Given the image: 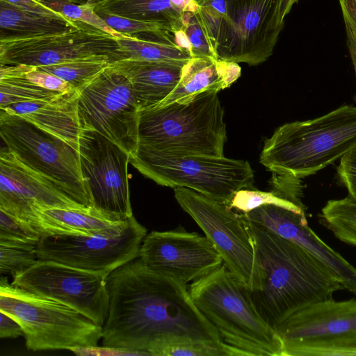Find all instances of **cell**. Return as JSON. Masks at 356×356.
Here are the masks:
<instances>
[{
	"label": "cell",
	"instance_id": "obj_17",
	"mask_svg": "<svg viewBox=\"0 0 356 356\" xmlns=\"http://www.w3.org/2000/svg\"><path fill=\"white\" fill-rule=\"evenodd\" d=\"M138 258L149 269L185 284L223 264L220 254L205 236L181 227L147 234Z\"/></svg>",
	"mask_w": 356,
	"mask_h": 356
},
{
	"label": "cell",
	"instance_id": "obj_39",
	"mask_svg": "<svg viewBox=\"0 0 356 356\" xmlns=\"http://www.w3.org/2000/svg\"><path fill=\"white\" fill-rule=\"evenodd\" d=\"M13 5L18 8L38 15L56 17L63 19H70L61 13L54 10L45 6L39 0H0Z\"/></svg>",
	"mask_w": 356,
	"mask_h": 356
},
{
	"label": "cell",
	"instance_id": "obj_7",
	"mask_svg": "<svg viewBox=\"0 0 356 356\" xmlns=\"http://www.w3.org/2000/svg\"><path fill=\"white\" fill-rule=\"evenodd\" d=\"M0 311L21 325L26 347L32 351L97 346L102 326L54 299L36 295L1 275Z\"/></svg>",
	"mask_w": 356,
	"mask_h": 356
},
{
	"label": "cell",
	"instance_id": "obj_24",
	"mask_svg": "<svg viewBox=\"0 0 356 356\" xmlns=\"http://www.w3.org/2000/svg\"><path fill=\"white\" fill-rule=\"evenodd\" d=\"M42 236L49 234L106 235L120 232L128 218L115 221L92 208L42 209L39 212Z\"/></svg>",
	"mask_w": 356,
	"mask_h": 356
},
{
	"label": "cell",
	"instance_id": "obj_41",
	"mask_svg": "<svg viewBox=\"0 0 356 356\" xmlns=\"http://www.w3.org/2000/svg\"><path fill=\"white\" fill-rule=\"evenodd\" d=\"M299 0H277V8L280 18L284 22L285 17L290 13L293 6Z\"/></svg>",
	"mask_w": 356,
	"mask_h": 356
},
{
	"label": "cell",
	"instance_id": "obj_37",
	"mask_svg": "<svg viewBox=\"0 0 356 356\" xmlns=\"http://www.w3.org/2000/svg\"><path fill=\"white\" fill-rule=\"evenodd\" d=\"M336 170L339 184L346 188L348 197L356 200V147L341 158Z\"/></svg>",
	"mask_w": 356,
	"mask_h": 356
},
{
	"label": "cell",
	"instance_id": "obj_8",
	"mask_svg": "<svg viewBox=\"0 0 356 356\" xmlns=\"http://www.w3.org/2000/svg\"><path fill=\"white\" fill-rule=\"evenodd\" d=\"M0 134L7 149L22 163L54 182L76 202L92 208L81 170L79 144L3 110Z\"/></svg>",
	"mask_w": 356,
	"mask_h": 356
},
{
	"label": "cell",
	"instance_id": "obj_2",
	"mask_svg": "<svg viewBox=\"0 0 356 356\" xmlns=\"http://www.w3.org/2000/svg\"><path fill=\"white\" fill-rule=\"evenodd\" d=\"M244 219L258 271L257 284L249 292L257 311L273 328L294 312L333 299L336 291L344 289L332 272L305 249Z\"/></svg>",
	"mask_w": 356,
	"mask_h": 356
},
{
	"label": "cell",
	"instance_id": "obj_35",
	"mask_svg": "<svg viewBox=\"0 0 356 356\" xmlns=\"http://www.w3.org/2000/svg\"><path fill=\"white\" fill-rule=\"evenodd\" d=\"M40 234L30 224L0 210V240L19 241L37 245Z\"/></svg>",
	"mask_w": 356,
	"mask_h": 356
},
{
	"label": "cell",
	"instance_id": "obj_10",
	"mask_svg": "<svg viewBox=\"0 0 356 356\" xmlns=\"http://www.w3.org/2000/svg\"><path fill=\"white\" fill-rule=\"evenodd\" d=\"M78 90L81 129L96 131L134 155L138 145L140 107L130 81L109 65Z\"/></svg>",
	"mask_w": 356,
	"mask_h": 356
},
{
	"label": "cell",
	"instance_id": "obj_22",
	"mask_svg": "<svg viewBox=\"0 0 356 356\" xmlns=\"http://www.w3.org/2000/svg\"><path fill=\"white\" fill-rule=\"evenodd\" d=\"M110 67L131 83L140 111L150 108L166 98L179 81L182 67L135 59H122Z\"/></svg>",
	"mask_w": 356,
	"mask_h": 356
},
{
	"label": "cell",
	"instance_id": "obj_14",
	"mask_svg": "<svg viewBox=\"0 0 356 356\" xmlns=\"http://www.w3.org/2000/svg\"><path fill=\"white\" fill-rule=\"evenodd\" d=\"M108 274L38 259L29 268L12 277L11 284L58 300L103 326L109 308L106 284Z\"/></svg>",
	"mask_w": 356,
	"mask_h": 356
},
{
	"label": "cell",
	"instance_id": "obj_26",
	"mask_svg": "<svg viewBox=\"0 0 356 356\" xmlns=\"http://www.w3.org/2000/svg\"><path fill=\"white\" fill-rule=\"evenodd\" d=\"M118 60L130 58L183 67L192 56L173 42L154 35H126L117 38Z\"/></svg>",
	"mask_w": 356,
	"mask_h": 356
},
{
	"label": "cell",
	"instance_id": "obj_25",
	"mask_svg": "<svg viewBox=\"0 0 356 356\" xmlns=\"http://www.w3.org/2000/svg\"><path fill=\"white\" fill-rule=\"evenodd\" d=\"M83 22L38 15L0 1L1 35L32 36L58 33L79 28Z\"/></svg>",
	"mask_w": 356,
	"mask_h": 356
},
{
	"label": "cell",
	"instance_id": "obj_34",
	"mask_svg": "<svg viewBox=\"0 0 356 356\" xmlns=\"http://www.w3.org/2000/svg\"><path fill=\"white\" fill-rule=\"evenodd\" d=\"M96 13L115 31L127 35H154L174 42V36L166 26L153 22L127 18L101 9Z\"/></svg>",
	"mask_w": 356,
	"mask_h": 356
},
{
	"label": "cell",
	"instance_id": "obj_6",
	"mask_svg": "<svg viewBox=\"0 0 356 356\" xmlns=\"http://www.w3.org/2000/svg\"><path fill=\"white\" fill-rule=\"evenodd\" d=\"M130 163L161 186L188 188L226 205L238 191L254 183L247 161L225 156L161 151L138 144Z\"/></svg>",
	"mask_w": 356,
	"mask_h": 356
},
{
	"label": "cell",
	"instance_id": "obj_38",
	"mask_svg": "<svg viewBox=\"0 0 356 356\" xmlns=\"http://www.w3.org/2000/svg\"><path fill=\"white\" fill-rule=\"evenodd\" d=\"M24 75L35 84L50 90L67 92L74 90L67 81L52 74L40 70L36 67L26 65Z\"/></svg>",
	"mask_w": 356,
	"mask_h": 356
},
{
	"label": "cell",
	"instance_id": "obj_18",
	"mask_svg": "<svg viewBox=\"0 0 356 356\" xmlns=\"http://www.w3.org/2000/svg\"><path fill=\"white\" fill-rule=\"evenodd\" d=\"M86 209L54 182L22 163L12 152L0 154V210L33 226L42 236V209Z\"/></svg>",
	"mask_w": 356,
	"mask_h": 356
},
{
	"label": "cell",
	"instance_id": "obj_11",
	"mask_svg": "<svg viewBox=\"0 0 356 356\" xmlns=\"http://www.w3.org/2000/svg\"><path fill=\"white\" fill-rule=\"evenodd\" d=\"M174 193L179 206L216 248L228 270L252 291L257 284V266L242 213L188 188H174Z\"/></svg>",
	"mask_w": 356,
	"mask_h": 356
},
{
	"label": "cell",
	"instance_id": "obj_29",
	"mask_svg": "<svg viewBox=\"0 0 356 356\" xmlns=\"http://www.w3.org/2000/svg\"><path fill=\"white\" fill-rule=\"evenodd\" d=\"M111 63L108 56H96L36 68L60 78L78 90L92 81Z\"/></svg>",
	"mask_w": 356,
	"mask_h": 356
},
{
	"label": "cell",
	"instance_id": "obj_31",
	"mask_svg": "<svg viewBox=\"0 0 356 356\" xmlns=\"http://www.w3.org/2000/svg\"><path fill=\"white\" fill-rule=\"evenodd\" d=\"M39 1L71 20L85 23L109 33L115 38H121L127 35L113 29L96 13L95 6L92 3H74L66 0Z\"/></svg>",
	"mask_w": 356,
	"mask_h": 356
},
{
	"label": "cell",
	"instance_id": "obj_40",
	"mask_svg": "<svg viewBox=\"0 0 356 356\" xmlns=\"http://www.w3.org/2000/svg\"><path fill=\"white\" fill-rule=\"evenodd\" d=\"M0 337L17 338L24 336L20 324L10 315L0 311Z\"/></svg>",
	"mask_w": 356,
	"mask_h": 356
},
{
	"label": "cell",
	"instance_id": "obj_15",
	"mask_svg": "<svg viewBox=\"0 0 356 356\" xmlns=\"http://www.w3.org/2000/svg\"><path fill=\"white\" fill-rule=\"evenodd\" d=\"M147 229L134 216L118 232L106 235L49 234L38 241L37 257L91 271L111 273L139 257Z\"/></svg>",
	"mask_w": 356,
	"mask_h": 356
},
{
	"label": "cell",
	"instance_id": "obj_36",
	"mask_svg": "<svg viewBox=\"0 0 356 356\" xmlns=\"http://www.w3.org/2000/svg\"><path fill=\"white\" fill-rule=\"evenodd\" d=\"M356 81V0H339ZM356 103V89L353 97Z\"/></svg>",
	"mask_w": 356,
	"mask_h": 356
},
{
	"label": "cell",
	"instance_id": "obj_23",
	"mask_svg": "<svg viewBox=\"0 0 356 356\" xmlns=\"http://www.w3.org/2000/svg\"><path fill=\"white\" fill-rule=\"evenodd\" d=\"M90 3L96 9L116 15L163 24L172 34L182 29L184 13L199 7L195 0H92Z\"/></svg>",
	"mask_w": 356,
	"mask_h": 356
},
{
	"label": "cell",
	"instance_id": "obj_13",
	"mask_svg": "<svg viewBox=\"0 0 356 356\" xmlns=\"http://www.w3.org/2000/svg\"><path fill=\"white\" fill-rule=\"evenodd\" d=\"M79 151L81 170L92 208L115 221L134 216L127 171L130 155L89 129H82L80 132Z\"/></svg>",
	"mask_w": 356,
	"mask_h": 356
},
{
	"label": "cell",
	"instance_id": "obj_32",
	"mask_svg": "<svg viewBox=\"0 0 356 356\" xmlns=\"http://www.w3.org/2000/svg\"><path fill=\"white\" fill-rule=\"evenodd\" d=\"M267 204H274L306 212V207L289 200L275 188L271 191H261L250 188H242L235 193L227 206L241 213H247L257 207Z\"/></svg>",
	"mask_w": 356,
	"mask_h": 356
},
{
	"label": "cell",
	"instance_id": "obj_33",
	"mask_svg": "<svg viewBox=\"0 0 356 356\" xmlns=\"http://www.w3.org/2000/svg\"><path fill=\"white\" fill-rule=\"evenodd\" d=\"M182 29L189 40L192 57L218 59L216 44L200 15L199 7L195 11L184 13Z\"/></svg>",
	"mask_w": 356,
	"mask_h": 356
},
{
	"label": "cell",
	"instance_id": "obj_21",
	"mask_svg": "<svg viewBox=\"0 0 356 356\" xmlns=\"http://www.w3.org/2000/svg\"><path fill=\"white\" fill-rule=\"evenodd\" d=\"M241 73L240 66L234 62L192 57L182 67L179 81L175 89L152 108L162 107L172 102L187 103L205 91L218 92L229 88L239 78Z\"/></svg>",
	"mask_w": 356,
	"mask_h": 356
},
{
	"label": "cell",
	"instance_id": "obj_16",
	"mask_svg": "<svg viewBox=\"0 0 356 356\" xmlns=\"http://www.w3.org/2000/svg\"><path fill=\"white\" fill-rule=\"evenodd\" d=\"M117 38L83 23L61 33L32 35L0 36V65L47 66L75 59L105 56L118 60Z\"/></svg>",
	"mask_w": 356,
	"mask_h": 356
},
{
	"label": "cell",
	"instance_id": "obj_42",
	"mask_svg": "<svg viewBox=\"0 0 356 356\" xmlns=\"http://www.w3.org/2000/svg\"><path fill=\"white\" fill-rule=\"evenodd\" d=\"M66 1H70L71 3H86L90 2L92 0H66Z\"/></svg>",
	"mask_w": 356,
	"mask_h": 356
},
{
	"label": "cell",
	"instance_id": "obj_20",
	"mask_svg": "<svg viewBox=\"0 0 356 356\" xmlns=\"http://www.w3.org/2000/svg\"><path fill=\"white\" fill-rule=\"evenodd\" d=\"M78 97L79 90L74 89L54 97L20 102L0 109L17 115L66 141L79 144L82 129Z\"/></svg>",
	"mask_w": 356,
	"mask_h": 356
},
{
	"label": "cell",
	"instance_id": "obj_30",
	"mask_svg": "<svg viewBox=\"0 0 356 356\" xmlns=\"http://www.w3.org/2000/svg\"><path fill=\"white\" fill-rule=\"evenodd\" d=\"M36 245L19 241L0 240L1 275L13 277L38 260Z\"/></svg>",
	"mask_w": 356,
	"mask_h": 356
},
{
	"label": "cell",
	"instance_id": "obj_19",
	"mask_svg": "<svg viewBox=\"0 0 356 356\" xmlns=\"http://www.w3.org/2000/svg\"><path fill=\"white\" fill-rule=\"evenodd\" d=\"M242 214L248 220L267 228L310 252L341 282L345 290L356 296V268L309 227L306 212L267 204Z\"/></svg>",
	"mask_w": 356,
	"mask_h": 356
},
{
	"label": "cell",
	"instance_id": "obj_4",
	"mask_svg": "<svg viewBox=\"0 0 356 356\" xmlns=\"http://www.w3.org/2000/svg\"><path fill=\"white\" fill-rule=\"evenodd\" d=\"M188 289L224 343L244 356H284L276 330L260 315L248 288L224 264L191 282Z\"/></svg>",
	"mask_w": 356,
	"mask_h": 356
},
{
	"label": "cell",
	"instance_id": "obj_9",
	"mask_svg": "<svg viewBox=\"0 0 356 356\" xmlns=\"http://www.w3.org/2000/svg\"><path fill=\"white\" fill-rule=\"evenodd\" d=\"M275 330L284 356H356V300L312 304Z\"/></svg>",
	"mask_w": 356,
	"mask_h": 356
},
{
	"label": "cell",
	"instance_id": "obj_27",
	"mask_svg": "<svg viewBox=\"0 0 356 356\" xmlns=\"http://www.w3.org/2000/svg\"><path fill=\"white\" fill-rule=\"evenodd\" d=\"M25 65H0V108L24 102L54 97L61 92L44 88L24 75Z\"/></svg>",
	"mask_w": 356,
	"mask_h": 356
},
{
	"label": "cell",
	"instance_id": "obj_28",
	"mask_svg": "<svg viewBox=\"0 0 356 356\" xmlns=\"http://www.w3.org/2000/svg\"><path fill=\"white\" fill-rule=\"evenodd\" d=\"M318 219L337 238L356 247V200L348 196L329 200L318 214Z\"/></svg>",
	"mask_w": 356,
	"mask_h": 356
},
{
	"label": "cell",
	"instance_id": "obj_3",
	"mask_svg": "<svg viewBox=\"0 0 356 356\" xmlns=\"http://www.w3.org/2000/svg\"><path fill=\"white\" fill-rule=\"evenodd\" d=\"M356 147V106L343 104L320 117L284 124L266 139L259 161L273 174L303 179Z\"/></svg>",
	"mask_w": 356,
	"mask_h": 356
},
{
	"label": "cell",
	"instance_id": "obj_5",
	"mask_svg": "<svg viewBox=\"0 0 356 356\" xmlns=\"http://www.w3.org/2000/svg\"><path fill=\"white\" fill-rule=\"evenodd\" d=\"M218 92L205 91L187 103L139 111L138 144L157 150L222 157L227 141Z\"/></svg>",
	"mask_w": 356,
	"mask_h": 356
},
{
	"label": "cell",
	"instance_id": "obj_1",
	"mask_svg": "<svg viewBox=\"0 0 356 356\" xmlns=\"http://www.w3.org/2000/svg\"><path fill=\"white\" fill-rule=\"evenodd\" d=\"M106 284L103 346L154 355L177 337L227 344L195 305L187 284L149 269L138 257L110 273Z\"/></svg>",
	"mask_w": 356,
	"mask_h": 356
},
{
	"label": "cell",
	"instance_id": "obj_12",
	"mask_svg": "<svg viewBox=\"0 0 356 356\" xmlns=\"http://www.w3.org/2000/svg\"><path fill=\"white\" fill-rule=\"evenodd\" d=\"M219 26L216 54L219 60L257 65L273 54L284 22L277 0H226Z\"/></svg>",
	"mask_w": 356,
	"mask_h": 356
}]
</instances>
